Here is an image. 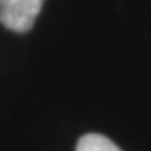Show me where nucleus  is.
I'll list each match as a JSON object with an SVG mask.
<instances>
[{
    "label": "nucleus",
    "instance_id": "f257e3e1",
    "mask_svg": "<svg viewBox=\"0 0 151 151\" xmlns=\"http://www.w3.org/2000/svg\"><path fill=\"white\" fill-rule=\"evenodd\" d=\"M44 0H0V24L9 30L24 34L35 24Z\"/></svg>",
    "mask_w": 151,
    "mask_h": 151
},
{
    "label": "nucleus",
    "instance_id": "f03ea898",
    "mask_svg": "<svg viewBox=\"0 0 151 151\" xmlns=\"http://www.w3.org/2000/svg\"><path fill=\"white\" fill-rule=\"evenodd\" d=\"M76 151H121L113 141L103 134L89 133L77 141Z\"/></svg>",
    "mask_w": 151,
    "mask_h": 151
}]
</instances>
